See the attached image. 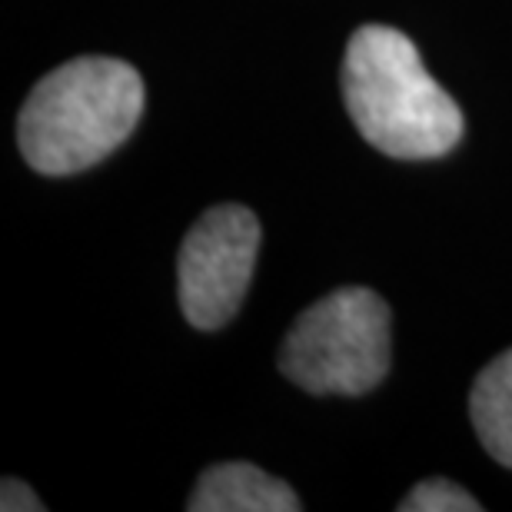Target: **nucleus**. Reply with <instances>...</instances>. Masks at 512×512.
Masks as SVG:
<instances>
[{"label":"nucleus","mask_w":512,"mask_h":512,"mask_svg":"<svg viewBox=\"0 0 512 512\" xmlns=\"http://www.w3.org/2000/svg\"><path fill=\"white\" fill-rule=\"evenodd\" d=\"M343 100L356 130L396 160L443 157L463 137V110L436 84L406 34L366 24L343 57Z\"/></svg>","instance_id":"f257e3e1"},{"label":"nucleus","mask_w":512,"mask_h":512,"mask_svg":"<svg viewBox=\"0 0 512 512\" xmlns=\"http://www.w3.org/2000/svg\"><path fill=\"white\" fill-rule=\"evenodd\" d=\"M143 114V80L124 60L77 57L50 70L20 107L17 143L44 177L94 167L124 143Z\"/></svg>","instance_id":"f03ea898"},{"label":"nucleus","mask_w":512,"mask_h":512,"mask_svg":"<svg viewBox=\"0 0 512 512\" xmlns=\"http://www.w3.org/2000/svg\"><path fill=\"white\" fill-rule=\"evenodd\" d=\"M286 380L306 393L360 396L389 370V306L366 286H343L300 313L280 350Z\"/></svg>","instance_id":"7ed1b4c3"},{"label":"nucleus","mask_w":512,"mask_h":512,"mask_svg":"<svg viewBox=\"0 0 512 512\" xmlns=\"http://www.w3.org/2000/svg\"><path fill=\"white\" fill-rule=\"evenodd\" d=\"M260 220L240 203H220L193 223L180 247V306L190 326L220 330L237 316L256 270Z\"/></svg>","instance_id":"20e7f679"},{"label":"nucleus","mask_w":512,"mask_h":512,"mask_svg":"<svg viewBox=\"0 0 512 512\" xmlns=\"http://www.w3.org/2000/svg\"><path fill=\"white\" fill-rule=\"evenodd\" d=\"M190 512H300L303 503L280 479L253 463L210 466L193 489Z\"/></svg>","instance_id":"39448f33"},{"label":"nucleus","mask_w":512,"mask_h":512,"mask_svg":"<svg viewBox=\"0 0 512 512\" xmlns=\"http://www.w3.org/2000/svg\"><path fill=\"white\" fill-rule=\"evenodd\" d=\"M469 413L486 453L512 469V350L476 376Z\"/></svg>","instance_id":"423d86ee"},{"label":"nucleus","mask_w":512,"mask_h":512,"mask_svg":"<svg viewBox=\"0 0 512 512\" xmlns=\"http://www.w3.org/2000/svg\"><path fill=\"white\" fill-rule=\"evenodd\" d=\"M396 509L399 512H479L483 506L466 489L449 483V479H426V483L409 489L406 499Z\"/></svg>","instance_id":"0eeeda50"},{"label":"nucleus","mask_w":512,"mask_h":512,"mask_svg":"<svg viewBox=\"0 0 512 512\" xmlns=\"http://www.w3.org/2000/svg\"><path fill=\"white\" fill-rule=\"evenodd\" d=\"M0 509L4 512H44V499H40L27 483L7 476L4 483H0Z\"/></svg>","instance_id":"6e6552de"}]
</instances>
